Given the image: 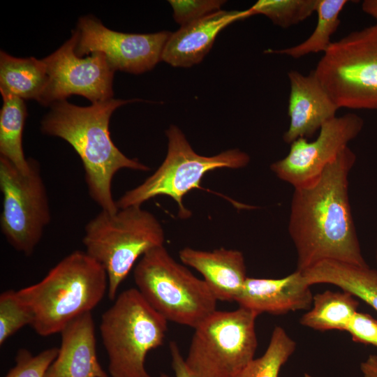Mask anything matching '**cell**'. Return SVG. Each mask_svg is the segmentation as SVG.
I'll list each match as a JSON object with an SVG mask.
<instances>
[{
    "label": "cell",
    "instance_id": "cell-24",
    "mask_svg": "<svg viewBox=\"0 0 377 377\" xmlns=\"http://www.w3.org/2000/svg\"><path fill=\"white\" fill-rule=\"evenodd\" d=\"M295 348V341L283 328L276 326L264 354L251 360L235 377H279Z\"/></svg>",
    "mask_w": 377,
    "mask_h": 377
},
{
    "label": "cell",
    "instance_id": "cell-8",
    "mask_svg": "<svg viewBox=\"0 0 377 377\" xmlns=\"http://www.w3.org/2000/svg\"><path fill=\"white\" fill-rule=\"evenodd\" d=\"M313 71L339 108L377 110V26L332 42Z\"/></svg>",
    "mask_w": 377,
    "mask_h": 377
},
{
    "label": "cell",
    "instance_id": "cell-19",
    "mask_svg": "<svg viewBox=\"0 0 377 377\" xmlns=\"http://www.w3.org/2000/svg\"><path fill=\"white\" fill-rule=\"evenodd\" d=\"M309 286L334 285L362 300L377 311V270L367 266L324 260L301 272Z\"/></svg>",
    "mask_w": 377,
    "mask_h": 377
},
{
    "label": "cell",
    "instance_id": "cell-12",
    "mask_svg": "<svg viewBox=\"0 0 377 377\" xmlns=\"http://www.w3.org/2000/svg\"><path fill=\"white\" fill-rule=\"evenodd\" d=\"M76 29L78 57L101 52L114 71L133 74L150 71L161 61L164 47L172 34L168 31L146 34L118 32L108 29L92 15L80 17Z\"/></svg>",
    "mask_w": 377,
    "mask_h": 377
},
{
    "label": "cell",
    "instance_id": "cell-1",
    "mask_svg": "<svg viewBox=\"0 0 377 377\" xmlns=\"http://www.w3.org/2000/svg\"><path fill=\"white\" fill-rule=\"evenodd\" d=\"M355 161L347 147L315 180L294 188L288 232L297 251V270L324 260L368 265L348 197V176Z\"/></svg>",
    "mask_w": 377,
    "mask_h": 377
},
{
    "label": "cell",
    "instance_id": "cell-26",
    "mask_svg": "<svg viewBox=\"0 0 377 377\" xmlns=\"http://www.w3.org/2000/svg\"><path fill=\"white\" fill-rule=\"evenodd\" d=\"M34 316L17 290H7L0 295V345L26 325L31 326Z\"/></svg>",
    "mask_w": 377,
    "mask_h": 377
},
{
    "label": "cell",
    "instance_id": "cell-29",
    "mask_svg": "<svg viewBox=\"0 0 377 377\" xmlns=\"http://www.w3.org/2000/svg\"><path fill=\"white\" fill-rule=\"evenodd\" d=\"M346 331L355 342L377 347V320L371 315L357 311Z\"/></svg>",
    "mask_w": 377,
    "mask_h": 377
},
{
    "label": "cell",
    "instance_id": "cell-23",
    "mask_svg": "<svg viewBox=\"0 0 377 377\" xmlns=\"http://www.w3.org/2000/svg\"><path fill=\"white\" fill-rule=\"evenodd\" d=\"M348 2L347 0H317V24L309 37L295 46L276 50H267L265 52L285 54L294 59L311 53H324L332 43L331 36L340 24V13Z\"/></svg>",
    "mask_w": 377,
    "mask_h": 377
},
{
    "label": "cell",
    "instance_id": "cell-32",
    "mask_svg": "<svg viewBox=\"0 0 377 377\" xmlns=\"http://www.w3.org/2000/svg\"><path fill=\"white\" fill-rule=\"evenodd\" d=\"M362 9L367 14L376 20L377 26V0H364L362 3Z\"/></svg>",
    "mask_w": 377,
    "mask_h": 377
},
{
    "label": "cell",
    "instance_id": "cell-18",
    "mask_svg": "<svg viewBox=\"0 0 377 377\" xmlns=\"http://www.w3.org/2000/svg\"><path fill=\"white\" fill-rule=\"evenodd\" d=\"M181 261L200 272L218 301L235 302L247 279L242 253L220 248L202 251L186 247L179 253Z\"/></svg>",
    "mask_w": 377,
    "mask_h": 377
},
{
    "label": "cell",
    "instance_id": "cell-16",
    "mask_svg": "<svg viewBox=\"0 0 377 377\" xmlns=\"http://www.w3.org/2000/svg\"><path fill=\"white\" fill-rule=\"evenodd\" d=\"M253 15L244 10H219L182 26L172 32L161 57L174 67H190L199 64L211 50L219 33L229 24Z\"/></svg>",
    "mask_w": 377,
    "mask_h": 377
},
{
    "label": "cell",
    "instance_id": "cell-9",
    "mask_svg": "<svg viewBox=\"0 0 377 377\" xmlns=\"http://www.w3.org/2000/svg\"><path fill=\"white\" fill-rule=\"evenodd\" d=\"M255 312L214 311L194 328L185 363L198 377H235L258 346Z\"/></svg>",
    "mask_w": 377,
    "mask_h": 377
},
{
    "label": "cell",
    "instance_id": "cell-31",
    "mask_svg": "<svg viewBox=\"0 0 377 377\" xmlns=\"http://www.w3.org/2000/svg\"><path fill=\"white\" fill-rule=\"evenodd\" d=\"M360 370L364 377H377V355H369L360 364Z\"/></svg>",
    "mask_w": 377,
    "mask_h": 377
},
{
    "label": "cell",
    "instance_id": "cell-20",
    "mask_svg": "<svg viewBox=\"0 0 377 377\" xmlns=\"http://www.w3.org/2000/svg\"><path fill=\"white\" fill-rule=\"evenodd\" d=\"M48 82L43 59L17 58L0 52V92L39 101Z\"/></svg>",
    "mask_w": 377,
    "mask_h": 377
},
{
    "label": "cell",
    "instance_id": "cell-33",
    "mask_svg": "<svg viewBox=\"0 0 377 377\" xmlns=\"http://www.w3.org/2000/svg\"><path fill=\"white\" fill-rule=\"evenodd\" d=\"M376 263H377V239H376Z\"/></svg>",
    "mask_w": 377,
    "mask_h": 377
},
{
    "label": "cell",
    "instance_id": "cell-3",
    "mask_svg": "<svg viewBox=\"0 0 377 377\" xmlns=\"http://www.w3.org/2000/svg\"><path fill=\"white\" fill-rule=\"evenodd\" d=\"M104 269L85 251L61 259L39 282L17 290L33 313L40 336L60 333L77 317L91 312L108 291Z\"/></svg>",
    "mask_w": 377,
    "mask_h": 377
},
{
    "label": "cell",
    "instance_id": "cell-2",
    "mask_svg": "<svg viewBox=\"0 0 377 377\" xmlns=\"http://www.w3.org/2000/svg\"><path fill=\"white\" fill-rule=\"evenodd\" d=\"M140 99L110 98L80 107L66 100L54 103L40 122L43 134L67 142L80 156L91 198L101 210L119 208L112 197V182L122 169L147 172L149 168L123 154L112 142L110 120L119 107Z\"/></svg>",
    "mask_w": 377,
    "mask_h": 377
},
{
    "label": "cell",
    "instance_id": "cell-7",
    "mask_svg": "<svg viewBox=\"0 0 377 377\" xmlns=\"http://www.w3.org/2000/svg\"><path fill=\"white\" fill-rule=\"evenodd\" d=\"M168 140L167 155L158 168L143 182L127 191L117 200L118 208L141 206L159 195L172 198L179 215L187 218L190 212L183 203L186 194L201 188L204 175L219 168L238 169L246 166L250 156L239 149H230L212 156H201L191 147L179 127L171 125L165 131Z\"/></svg>",
    "mask_w": 377,
    "mask_h": 377
},
{
    "label": "cell",
    "instance_id": "cell-4",
    "mask_svg": "<svg viewBox=\"0 0 377 377\" xmlns=\"http://www.w3.org/2000/svg\"><path fill=\"white\" fill-rule=\"evenodd\" d=\"M163 227L141 206L119 208L113 213L101 210L84 227L85 252L104 269L108 295L117 297L118 289L138 258L163 246Z\"/></svg>",
    "mask_w": 377,
    "mask_h": 377
},
{
    "label": "cell",
    "instance_id": "cell-6",
    "mask_svg": "<svg viewBox=\"0 0 377 377\" xmlns=\"http://www.w3.org/2000/svg\"><path fill=\"white\" fill-rule=\"evenodd\" d=\"M133 276L143 298L168 321L194 329L216 310L218 300L205 281L177 262L164 246L142 256Z\"/></svg>",
    "mask_w": 377,
    "mask_h": 377
},
{
    "label": "cell",
    "instance_id": "cell-22",
    "mask_svg": "<svg viewBox=\"0 0 377 377\" xmlns=\"http://www.w3.org/2000/svg\"><path fill=\"white\" fill-rule=\"evenodd\" d=\"M0 157L4 158L23 173L31 169V158H26L22 147V133L27 115L24 100L1 93Z\"/></svg>",
    "mask_w": 377,
    "mask_h": 377
},
{
    "label": "cell",
    "instance_id": "cell-27",
    "mask_svg": "<svg viewBox=\"0 0 377 377\" xmlns=\"http://www.w3.org/2000/svg\"><path fill=\"white\" fill-rule=\"evenodd\" d=\"M58 353V348L44 350L33 355L26 348H20L15 356V365L5 377H44Z\"/></svg>",
    "mask_w": 377,
    "mask_h": 377
},
{
    "label": "cell",
    "instance_id": "cell-5",
    "mask_svg": "<svg viewBox=\"0 0 377 377\" xmlns=\"http://www.w3.org/2000/svg\"><path fill=\"white\" fill-rule=\"evenodd\" d=\"M167 330L168 320L137 288L122 291L103 313L100 324L111 377H151L145 358L163 344Z\"/></svg>",
    "mask_w": 377,
    "mask_h": 377
},
{
    "label": "cell",
    "instance_id": "cell-17",
    "mask_svg": "<svg viewBox=\"0 0 377 377\" xmlns=\"http://www.w3.org/2000/svg\"><path fill=\"white\" fill-rule=\"evenodd\" d=\"M60 334L57 355L44 377H108L98 360L91 312L71 321Z\"/></svg>",
    "mask_w": 377,
    "mask_h": 377
},
{
    "label": "cell",
    "instance_id": "cell-21",
    "mask_svg": "<svg viewBox=\"0 0 377 377\" xmlns=\"http://www.w3.org/2000/svg\"><path fill=\"white\" fill-rule=\"evenodd\" d=\"M359 302L350 293L330 290L316 294L313 308L300 318V324L318 331H346Z\"/></svg>",
    "mask_w": 377,
    "mask_h": 377
},
{
    "label": "cell",
    "instance_id": "cell-10",
    "mask_svg": "<svg viewBox=\"0 0 377 377\" xmlns=\"http://www.w3.org/2000/svg\"><path fill=\"white\" fill-rule=\"evenodd\" d=\"M31 161L29 172L23 173L0 157L1 230L9 244L25 256L32 254L51 221L40 165L33 158Z\"/></svg>",
    "mask_w": 377,
    "mask_h": 377
},
{
    "label": "cell",
    "instance_id": "cell-30",
    "mask_svg": "<svg viewBox=\"0 0 377 377\" xmlns=\"http://www.w3.org/2000/svg\"><path fill=\"white\" fill-rule=\"evenodd\" d=\"M169 348L175 377H198L187 367L177 343L170 341Z\"/></svg>",
    "mask_w": 377,
    "mask_h": 377
},
{
    "label": "cell",
    "instance_id": "cell-11",
    "mask_svg": "<svg viewBox=\"0 0 377 377\" xmlns=\"http://www.w3.org/2000/svg\"><path fill=\"white\" fill-rule=\"evenodd\" d=\"M77 29L71 37L49 56L43 58L48 75L47 87L38 103L50 106L77 94L92 103L113 98L114 71L101 52L82 58L75 52Z\"/></svg>",
    "mask_w": 377,
    "mask_h": 377
},
{
    "label": "cell",
    "instance_id": "cell-25",
    "mask_svg": "<svg viewBox=\"0 0 377 377\" xmlns=\"http://www.w3.org/2000/svg\"><path fill=\"white\" fill-rule=\"evenodd\" d=\"M317 0H259L250 10L262 14L274 24L288 28L304 21L316 12Z\"/></svg>",
    "mask_w": 377,
    "mask_h": 377
},
{
    "label": "cell",
    "instance_id": "cell-34",
    "mask_svg": "<svg viewBox=\"0 0 377 377\" xmlns=\"http://www.w3.org/2000/svg\"><path fill=\"white\" fill-rule=\"evenodd\" d=\"M304 377H313V376L308 374H304Z\"/></svg>",
    "mask_w": 377,
    "mask_h": 377
},
{
    "label": "cell",
    "instance_id": "cell-13",
    "mask_svg": "<svg viewBox=\"0 0 377 377\" xmlns=\"http://www.w3.org/2000/svg\"><path fill=\"white\" fill-rule=\"evenodd\" d=\"M364 127V120L355 113L335 117L325 123L313 141L300 138L290 145L288 154L270 165L281 180L294 188L315 180Z\"/></svg>",
    "mask_w": 377,
    "mask_h": 377
},
{
    "label": "cell",
    "instance_id": "cell-28",
    "mask_svg": "<svg viewBox=\"0 0 377 377\" xmlns=\"http://www.w3.org/2000/svg\"><path fill=\"white\" fill-rule=\"evenodd\" d=\"M175 22L182 26L221 10L222 0H170Z\"/></svg>",
    "mask_w": 377,
    "mask_h": 377
},
{
    "label": "cell",
    "instance_id": "cell-14",
    "mask_svg": "<svg viewBox=\"0 0 377 377\" xmlns=\"http://www.w3.org/2000/svg\"><path fill=\"white\" fill-rule=\"evenodd\" d=\"M290 82L288 114V129L283 141L290 145L300 138L309 139L327 121L336 117L339 109L313 71L307 75L297 71L288 73Z\"/></svg>",
    "mask_w": 377,
    "mask_h": 377
},
{
    "label": "cell",
    "instance_id": "cell-15",
    "mask_svg": "<svg viewBox=\"0 0 377 377\" xmlns=\"http://www.w3.org/2000/svg\"><path fill=\"white\" fill-rule=\"evenodd\" d=\"M310 286L298 270L280 279L247 277L235 302L258 315L307 310L313 299Z\"/></svg>",
    "mask_w": 377,
    "mask_h": 377
}]
</instances>
